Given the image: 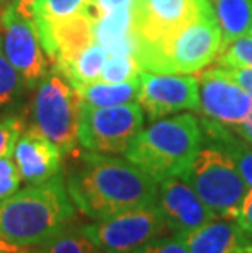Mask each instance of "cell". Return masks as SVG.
Returning <instances> with one entry per match:
<instances>
[{"mask_svg":"<svg viewBox=\"0 0 252 253\" xmlns=\"http://www.w3.org/2000/svg\"><path fill=\"white\" fill-rule=\"evenodd\" d=\"M76 217L61 173L0 199V235L17 245H43Z\"/></svg>","mask_w":252,"mask_h":253,"instance_id":"7a4b0ae2","label":"cell"},{"mask_svg":"<svg viewBox=\"0 0 252 253\" xmlns=\"http://www.w3.org/2000/svg\"><path fill=\"white\" fill-rule=\"evenodd\" d=\"M84 230L108 253H133L149 240L165 235L169 227L155 203L95 220L84 225Z\"/></svg>","mask_w":252,"mask_h":253,"instance_id":"ba28073f","label":"cell"},{"mask_svg":"<svg viewBox=\"0 0 252 253\" xmlns=\"http://www.w3.org/2000/svg\"><path fill=\"white\" fill-rule=\"evenodd\" d=\"M13 159L20 170L21 181L30 185L48 181L61 173L62 152L36 126L21 132L15 144Z\"/></svg>","mask_w":252,"mask_h":253,"instance_id":"9a60e30c","label":"cell"},{"mask_svg":"<svg viewBox=\"0 0 252 253\" xmlns=\"http://www.w3.org/2000/svg\"><path fill=\"white\" fill-rule=\"evenodd\" d=\"M13 253H43L41 245H21Z\"/></svg>","mask_w":252,"mask_h":253,"instance_id":"d590c367","label":"cell"},{"mask_svg":"<svg viewBox=\"0 0 252 253\" xmlns=\"http://www.w3.org/2000/svg\"><path fill=\"white\" fill-rule=\"evenodd\" d=\"M21 183V175L15 159L12 155H5L0 159V199L13 195L18 191Z\"/></svg>","mask_w":252,"mask_h":253,"instance_id":"83f0119b","label":"cell"},{"mask_svg":"<svg viewBox=\"0 0 252 253\" xmlns=\"http://www.w3.org/2000/svg\"><path fill=\"white\" fill-rule=\"evenodd\" d=\"M38 3V0H12V7L17 10L21 17L33 20L35 18V7Z\"/></svg>","mask_w":252,"mask_h":253,"instance_id":"d6a6232c","label":"cell"},{"mask_svg":"<svg viewBox=\"0 0 252 253\" xmlns=\"http://www.w3.org/2000/svg\"><path fill=\"white\" fill-rule=\"evenodd\" d=\"M202 142L200 120L184 113L162 118L143 129L125 152V157L159 183L184 173L194 162Z\"/></svg>","mask_w":252,"mask_h":253,"instance_id":"3957f363","label":"cell"},{"mask_svg":"<svg viewBox=\"0 0 252 253\" xmlns=\"http://www.w3.org/2000/svg\"><path fill=\"white\" fill-rule=\"evenodd\" d=\"M41 247L43 253H108L85 234L84 227L71 225Z\"/></svg>","mask_w":252,"mask_h":253,"instance_id":"7402d4cb","label":"cell"},{"mask_svg":"<svg viewBox=\"0 0 252 253\" xmlns=\"http://www.w3.org/2000/svg\"><path fill=\"white\" fill-rule=\"evenodd\" d=\"M221 69L228 77H231L236 84H239L248 93L252 95V67H221Z\"/></svg>","mask_w":252,"mask_h":253,"instance_id":"4dcf8cb0","label":"cell"},{"mask_svg":"<svg viewBox=\"0 0 252 253\" xmlns=\"http://www.w3.org/2000/svg\"><path fill=\"white\" fill-rule=\"evenodd\" d=\"M251 33H252V25H251Z\"/></svg>","mask_w":252,"mask_h":253,"instance_id":"74e56055","label":"cell"},{"mask_svg":"<svg viewBox=\"0 0 252 253\" xmlns=\"http://www.w3.org/2000/svg\"><path fill=\"white\" fill-rule=\"evenodd\" d=\"M144 111L139 103L89 106L82 103L79 144L89 152L125 154L143 131Z\"/></svg>","mask_w":252,"mask_h":253,"instance_id":"52a82bcc","label":"cell"},{"mask_svg":"<svg viewBox=\"0 0 252 253\" xmlns=\"http://www.w3.org/2000/svg\"><path fill=\"white\" fill-rule=\"evenodd\" d=\"M133 5V0H92V8H90V13L94 15L95 18L101 17V15L111 13L115 10H121V8H128Z\"/></svg>","mask_w":252,"mask_h":253,"instance_id":"f546056e","label":"cell"},{"mask_svg":"<svg viewBox=\"0 0 252 253\" xmlns=\"http://www.w3.org/2000/svg\"><path fill=\"white\" fill-rule=\"evenodd\" d=\"M157 206L169 232L174 234L190 232L218 219L182 176H170L157 183Z\"/></svg>","mask_w":252,"mask_h":253,"instance_id":"5bb4252c","label":"cell"},{"mask_svg":"<svg viewBox=\"0 0 252 253\" xmlns=\"http://www.w3.org/2000/svg\"><path fill=\"white\" fill-rule=\"evenodd\" d=\"M200 123L203 136L214 144H218L219 147H223L231 155L248 186L252 188V144H249L244 137H241L233 129L219 125L216 121L206 120V118L202 116Z\"/></svg>","mask_w":252,"mask_h":253,"instance_id":"ac0fdd59","label":"cell"},{"mask_svg":"<svg viewBox=\"0 0 252 253\" xmlns=\"http://www.w3.org/2000/svg\"><path fill=\"white\" fill-rule=\"evenodd\" d=\"M141 66L133 54H110L101 69L100 80L111 84L130 82L139 79Z\"/></svg>","mask_w":252,"mask_h":253,"instance_id":"603a6c76","label":"cell"},{"mask_svg":"<svg viewBox=\"0 0 252 253\" xmlns=\"http://www.w3.org/2000/svg\"><path fill=\"white\" fill-rule=\"evenodd\" d=\"M223 46L216 18L205 17L155 42H136L135 57L143 71L195 74L218 57Z\"/></svg>","mask_w":252,"mask_h":253,"instance_id":"277c9868","label":"cell"},{"mask_svg":"<svg viewBox=\"0 0 252 253\" xmlns=\"http://www.w3.org/2000/svg\"><path fill=\"white\" fill-rule=\"evenodd\" d=\"M213 15L210 0H133V35L136 42L162 41Z\"/></svg>","mask_w":252,"mask_h":253,"instance_id":"9c48e42d","label":"cell"},{"mask_svg":"<svg viewBox=\"0 0 252 253\" xmlns=\"http://www.w3.org/2000/svg\"><path fill=\"white\" fill-rule=\"evenodd\" d=\"M216 62L221 67H252V33L221 47Z\"/></svg>","mask_w":252,"mask_h":253,"instance_id":"d4e9b609","label":"cell"},{"mask_svg":"<svg viewBox=\"0 0 252 253\" xmlns=\"http://www.w3.org/2000/svg\"><path fill=\"white\" fill-rule=\"evenodd\" d=\"M233 131H236L241 137H244L249 144H252V113L249 115L248 120L243 123V125H239L236 129H233Z\"/></svg>","mask_w":252,"mask_h":253,"instance_id":"836d02e7","label":"cell"},{"mask_svg":"<svg viewBox=\"0 0 252 253\" xmlns=\"http://www.w3.org/2000/svg\"><path fill=\"white\" fill-rule=\"evenodd\" d=\"M236 220L252 234V188H249L248 193H246L243 206H241V211H239V216Z\"/></svg>","mask_w":252,"mask_h":253,"instance_id":"1f68e13d","label":"cell"},{"mask_svg":"<svg viewBox=\"0 0 252 253\" xmlns=\"http://www.w3.org/2000/svg\"><path fill=\"white\" fill-rule=\"evenodd\" d=\"M133 253H192L180 235H160L149 240Z\"/></svg>","mask_w":252,"mask_h":253,"instance_id":"4316f807","label":"cell"},{"mask_svg":"<svg viewBox=\"0 0 252 253\" xmlns=\"http://www.w3.org/2000/svg\"><path fill=\"white\" fill-rule=\"evenodd\" d=\"M23 79L17 72V69L10 64L2 49V42H0V106L17 100L23 90Z\"/></svg>","mask_w":252,"mask_h":253,"instance_id":"484cf974","label":"cell"},{"mask_svg":"<svg viewBox=\"0 0 252 253\" xmlns=\"http://www.w3.org/2000/svg\"><path fill=\"white\" fill-rule=\"evenodd\" d=\"M198 95L202 116L229 129L243 125L252 113V95L228 77L219 66L198 75Z\"/></svg>","mask_w":252,"mask_h":253,"instance_id":"7c38bea8","label":"cell"},{"mask_svg":"<svg viewBox=\"0 0 252 253\" xmlns=\"http://www.w3.org/2000/svg\"><path fill=\"white\" fill-rule=\"evenodd\" d=\"M66 186L74 206L94 220L157 203V181L128 159L106 154H82Z\"/></svg>","mask_w":252,"mask_h":253,"instance_id":"6da1fadb","label":"cell"},{"mask_svg":"<svg viewBox=\"0 0 252 253\" xmlns=\"http://www.w3.org/2000/svg\"><path fill=\"white\" fill-rule=\"evenodd\" d=\"M94 23L95 17L90 12L59 20H35L43 49L59 72L95 42Z\"/></svg>","mask_w":252,"mask_h":253,"instance_id":"4fadbf2b","label":"cell"},{"mask_svg":"<svg viewBox=\"0 0 252 253\" xmlns=\"http://www.w3.org/2000/svg\"><path fill=\"white\" fill-rule=\"evenodd\" d=\"M106 59H108V52L105 51V47L100 46L99 42H92L61 74L66 75V79L74 88L85 84L97 82L100 80L101 69H103Z\"/></svg>","mask_w":252,"mask_h":253,"instance_id":"44dd1931","label":"cell"},{"mask_svg":"<svg viewBox=\"0 0 252 253\" xmlns=\"http://www.w3.org/2000/svg\"><path fill=\"white\" fill-rule=\"evenodd\" d=\"M23 132V121L18 118H5L0 121V159L13 155L15 144Z\"/></svg>","mask_w":252,"mask_h":253,"instance_id":"f1b7e54d","label":"cell"},{"mask_svg":"<svg viewBox=\"0 0 252 253\" xmlns=\"http://www.w3.org/2000/svg\"><path fill=\"white\" fill-rule=\"evenodd\" d=\"M92 0H38L33 20H59L90 12Z\"/></svg>","mask_w":252,"mask_h":253,"instance_id":"cb8c5ba5","label":"cell"},{"mask_svg":"<svg viewBox=\"0 0 252 253\" xmlns=\"http://www.w3.org/2000/svg\"><path fill=\"white\" fill-rule=\"evenodd\" d=\"M10 3H12V0H0V10H3L5 7H8Z\"/></svg>","mask_w":252,"mask_h":253,"instance_id":"8d00e7d4","label":"cell"},{"mask_svg":"<svg viewBox=\"0 0 252 253\" xmlns=\"http://www.w3.org/2000/svg\"><path fill=\"white\" fill-rule=\"evenodd\" d=\"M138 103L149 121H157L179 111L200 106L198 79L190 74H160L141 71Z\"/></svg>","mask_w":252,"mask_h":253,"instance_id":"8fae6325","label":"cell"},{"mask_svg":"<svg viewBox=\"0 0 252 253\" xmlns=\"http://www.w3.org/2000/svg\"><path fill=\"white\" fill-rule=\"evenodd\" d=\"M0 42L5 56L21 75L25 85L35 87L46 77V52L35 20L21 17L12 5L0 10Z\"/></svg>","mask_w":252,"mask_h":253,"instance_id":"30bf717a","label":"cell"},{"mask_svg":"<svg viewBox=\"0 0 252 253\" xmlns=\"http://www.w3.org/2000/svg\"><path fill=\"white\" fill-rule=\"evenodd\" d=\"M80 115L82 98L69 80L50 74L38 84L33 100L35 126L62 154H71L77 149Z\"/></svg>","mask_w":252,"mask_h":253,"instance_id":"8992f818","label":"cell"},{"mask_svg":"<svg viewBox=\"0 0 252 253\" xmlns=\"http://www.w3.org/2000/svg\"><path fill=\"white\" fill-rule=\"evenodd\" d=\"M180 176L219 219H238L249 186L223 147L206 139Z\"/></svg>","mask_w":252,"mask_h":253,"instance_id":"5b68a950","label":"cell"},{"mask_svg":"<svg viewBox=\"0 0 252 253\" xmlns=\"http://www.w3.org/2000/svg\"><path fill=\"white\" fill-rule=\"evenodd\" d=\"M180 235L192 253H246L244 227L236 219H214Z\"/></svg>","mask_w":252,"mask_h":253,"instance_id":"2e32d148","label":"cell"},{"mask_svg":"<svg viewBox=\"0 0 252 253\" xmlns=\"http://www.w3.org/2000/svg\"><path fill=\"white\" fill-rule=\"evenodd\" d=\"M76 90L79 91L80 98H82V103L89 106H99V108H101V106L126 105L138 100L139 79L120 84L97 80V82L92 84L80 85Z\"/></svg>","mask_w":252,"mask_h":253,"instance_id":"ffe728a7","label":"cell"},{"mask_svg":"<svg viewBox=\"0 0 252 253\" xmlns=\"http://www.w3.org/2000/svg\"><path fill=\"white\" fill-rule=\"evenodd\" d=\"M94 40L110 54H133L136 49V38L133 35L131 7L115 10L95 18Z\"/></svg>","mask_w":252,"mask_h":253,"instance_id":"e0dca14e","label":"cell"},{"mask_svg":"<svg viewBox=\"0 0 252 253\" xmlns=\"http://www.w3.org/2000/svg\"><path fill=\"white\" fill-rule=\"evenodd\" d=\"M210 3L221 30V47L251 33L252 0H210Z\"/></svg>","mask_w":252,"mask_h":253,"instance_id":"d6986e66","label":"cell"},{"mask_svg":"<svg viewBox=\"0 0 252 253\" xmlns=\"http://www.w3.org/2000/svg\"><path fill=\"white\" fill-rule=\"evenodd\" d=\"M18 247H21V245L12 244V242H8L7 239H3V237L0 235V253H13Z\"/></svg>","mask_w":252,"mask_h":253,"instance_id":"e575fe53","label":"cell"}]
</instances>
